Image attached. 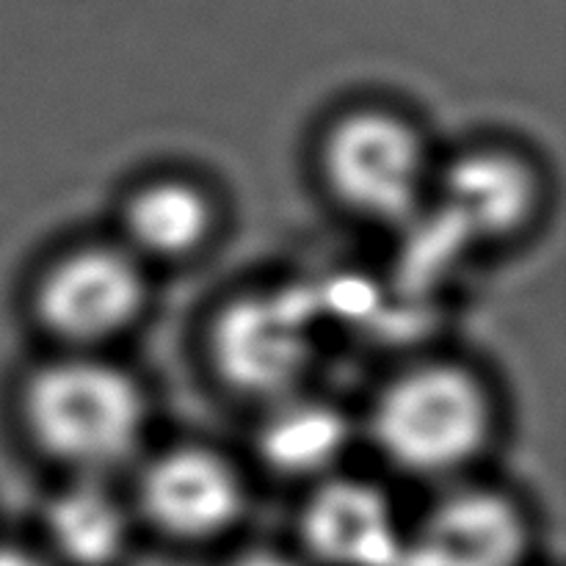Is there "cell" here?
<instances>
[{"label":"cell","mask_w":566,"mask_h":566,"mask_svg":"<svg viewBox=\"0 0 566 566\" xmlns=\"http://www.w3.org/2000/svg\"><path fill=\"white\" fill-rule=\"evenodd\" d=\"M213 359L238 390L282 396L296 387L313 359L307 315L285 296L232 302L216 321Z\"/></svg>","instance_id":"obj_5"},{"label":"cell","mask_w":566,"mask_h":566,"mask_svg":"<svg viewBox=\"0 0 566 566\" xmlns=\"http://www.w3.org/2000/svg\"><path fill=\"white\" fill-rule=\"evenodd\" d=\"M525 539V517L512 497L470 486L429 509L403 542L401 566H517Z\"/></svg>","instance_id":"obj_7"},{"label":"cell","mask_w":566,"mask_h":566,"mask_svg":"<svg viewBox=\"0 0 566 566\" xmlns=\"http://www.w3.org/2000/svg\"><path fill=\"white\" fill-rule=\"evenodd\" d=\"M448 216L479 241L514 235L539 208V177L523 155L501 147L462 153L440 180Z\"/></svg>","instance_id":"obj_9"},{"label":"cell","mask_w":566,"mask_h":566,"mask_svg":"<svg viewBox=\"0 0 566 566\" xmlns=\"http://www.w3.org/2000/svg\"><path fill=\"white\" fill-rule=\"evenodd\" d=\"M144 263L125 247H77L55 258L33 287V315L50 337L92 352L125 335L147 307Z\"/></svg>","instance_id":"obj_4"},{"label":"cell","mask_w":566,"mask_h":566,"mask_svg":"<svg viewBox=\"0 0 566 566\" xmlns=\"http://www.w3.org/2000/svg\"><path fill=\"white\" fill-rule=\"evenodd\" d=\"M44 528L55 556L72 566H108L130 536L119 497L94 479L64 486L44 512Z\"/></svg>","instance_id":"obj_11"},{"label":"cell","mask_w":566,"mask_h":566,"mask_svg":"<svg viewBox=\"0 0 566 566\" xmlns=\"http://www.w3.org/2000/svg\"><path fill=\"white\" fill-rule=\"evenodd\" d=\"M321 175L352 213L368 221H401L429 188V147L407 116L387 108H354L326 130Z\"/></svg>","instance_id":"obj_3"},{"label":"cell","mask_w":566,"mask_h":566,"mask_svg":"<svg viewBox=\"0 0 566 566\" xmlns=\"http://www.w3.org/2000/svg\"><path fill=\"white\" fill-rule=\"evenodd\" d=\"M230 566H298L291 556L280 551H271V547H252V551H243L241 556H235Z\"/></svg>","instance_id":"obj_13"},{"label":"cell","mask_w":566,"mask_h":566,"mask_svg":"<svg viewBox=\"0 0 566 566\" xmlns=\"http://www.w3.org/2000/svg\"><path fill=\"white\" fill-rule=\"evenodd\" d=\"M20 409L33 446L83 475L130 459L147 429L142 385L119 365L88 352L33 370Z\"/></svg>","instance_id":"obj_1"},{"label":"cell","mask_w":566,"mask_h":566,"mask_svg":"<svg viewBox=\"0 0 566 566\" xmlns=\"http://www.w3.org/2000/svg\"><path fill=\"white\" fill-rule=\"evenodd\" d=\"M125 249L138 260L193 258L216 230V210L202 186L182 177H158L127 197L122 213Z\"/></svg>","instance_id":"obj_10"},{"label":"cell","mask_w":566,"mask_h":566,"mask_svg":"<svg viewBox=\"0 0 566 566\" xmlns=\"http://www.w3.org/2000/svg\"><path fill=\"white\" fill-rule=\"evenodd\" d=\"M138 501L160 534L202 542L221 536L241 520L247 490L221 453L188 446L160 453L147 464Z\"/></svg>","instance_id":"obj_6"},{"label":"cell","mask_w":566,"mask_h":566,"mask_svg":"<svg viewBox=\"0 0 566 566\" xmlns=\"http://www.w3.org/2000/svg\"><path fill=\"white\" fill-rule=\"evenodd\" d=\"M376 448L412 475H451L484 453L495 403L484 381L459 365H418L379 392L370 415Z\"/></svg>","instance_id":"obj_2"},{"label":"cell","mask_w":566,"mask_h":566,"mask_svg":"<svg viewBox=\"0 0 566 566\" xmlns=\"http://www.w3.org/2000/svg\"><path fill=\"white\" fill-rule=\"evenodd\" d=\"M0 566H50L36 553L17 545H0Z\"/></svg>","instance_id":"obj_14"},{"label":"cell","mask_w":566,"mask_h":566,"mask_svg":"<svg viewBox=\"0 0 566 566\" xmlns=\"http://www.w3.org/2000/svg\"><path fill=\"white\" fill-rule=\"evenodd\" d=\"M302 536L329 566H401L407 542L385 492L359 479L324 481L304 506Z\"/></svg>","instance_id":"obj_8"},{"label":"cell","mask_w":566,"mask_h":566,"mask_svg":"<svg viewBox=\"0 0 566 566\" xmlns=\"http://www.w3.org/2000/svg\"><path fill=\"white\" fill-rule=\"evenodd\" d=\"M346 442V426L332 409L315 403H293L282 409L263 434L271 462L291 473L321 470L335 462Z\"/></svg>","instance_id":"obj_12"}]
</instances>
